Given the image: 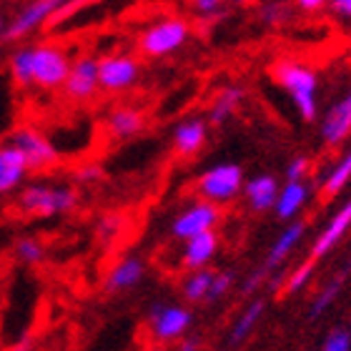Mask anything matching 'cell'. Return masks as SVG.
<instances>
[{
  "instance_id": "39",
  "label": "cell",
  "mask_w": 351,
  "mask_h": 351,
  "mask_svg": "<svg viewBox=\"0 0 351 351\" xmlns=\"http://www.w3.org/2000/svg\"><path fill=\"white\" fill-rule=\"evenodd\" d=\"M301 10H319V8H324L322 0H301L299 3Z\"/></svg>"
},
{
  "instance_id": "29",
  "label": "cell",
  "mask_w": 351,
  "mask_h": 351,
  "mask_svg": "<svg viewBox=\"0 0 351 351\" xmlns=\"http://www.w3.org/2000/svg\"><path fill=\"white\" fill-rule=\"evenodd\" d=\"M234 274L231 271H216V278H213L211 284V291H208V299H206V304H213V301L223 299L231 289H234Z\"/></svg>"
},
{
  "instance_id": "22",
  "label": "cell",
  "mask_w": 351,
  "mask_h": 351,
  "mask_svg": "<svg viewBox=\"0 0 351 351\" xmlns=\"http://www.w3.org/2000/svg\"><path fill=\"white\" fill-rule=\"evenodd\" d=\"M306 196H308V189L301 183H286L284 189L278 191V201L274 206V211L281 221H289L293 219L296 213L301 211V206L306 204Z\"/></svg>"
},
{
  "instance_id": "3",
  "label": "cell",
  "mask_w": 351,
  "mask_h": 351,
  "mask_svg": "<svg viewBox=\"0 0 351 351\" xmlns=\"http://www.w3.org/2000/svg\"><path fill=\"white\" fill-rule=\"evenodd\" d=\"M191 36V23L178 15H169L151 23L138 36V53L146 58H163L186 45Z\"/></svg>"
},
{
  "instance_id": "11",
  "label": "cell",
  "mask_w": 351,
  "mask_h": 351,
  "mask_svg": "<svg viewBox=\"0 0 351 351\" xmlns=\"http://www.w3.org/2000/svg\"><path fill=\"white\" fill-rule=\"evenodd\" d=\"M60 8H66L58 0H33L28 5H23L18 13L13 15V21L8 23L5 40H21V38L30 36L33 30H38L43 23L53 21L58 15Z\"/></svg>"
},
{
  "instance_id": "24",
  "label": "cell",
  "mask_w": 351,
  "mask_h": 351,
  "mask_svg": "<svg viewBox=\"0 0 351 351\" xmlns=\"http://www.w3.org/2000/svg\"><path fill=\"white\" fill-rule=\"evenodd\" d=\"M213 278H216V271L211 269L191 271V276L183 281V289H181L183 299L189 301V304H206Z\"/></svg>"
},
{
  "instance_id": "38",
  "label": "cell",
  "mask_w": 351,
  "mask_h": 351,
  "mask_svg": "<svg viewBox=\"0 0 351 351\" xmlns=\"http://www.w3.org/2000/svg\"><path fill=\"white\" fill-rule=\"evenodd\" d=\"M331 10L339 15H344V18H351V0H334V3H331Z\"/></svg>"
},
{
  "instance_id": "2",
  "label": "cell",
  "mask_w": 351,
  "mask_h": 351,
  "mask_svg": "<svg viewBox=\"0 0 351 351\" xmlns=\"http://www.w3.org/2000/svg\"><path fill=\"white\" fill-rule=\"evenodd\" d=\"M18 206L28 216H63L75 211L78 206V191L71 186H56V183H28L18 193Z\"/></svg>"
},
{
  "instance_id": "27",
  "label": "cell",
  "mask_w": 351,
  "mask_h": 351,
  "mask_svg": "<svg viewBox=\"0 0 351 351\" xmlns=\"http://www.w3.org/2000/svg\"><path fill=\"white\" fill-rule=\"evenodd\" d=\"M15 256L21 258L23 263H28V266H36L45 258V246L40 239L36 236H23L15 241Z\"/></svg>"
},
{
  "instance_id": "19",
  "label": "cell",
  "mask_w": 351,
  "mask_h": 351,
  "mask_svg": "<svg viewBox=\"0 0 351 351\" xmlns=\"http://www.w3.org/2000/svg\"><path fill=\"white\" fill-rule=\"evenodd\" d=\"M219 246H221V241L216 231H208V234H201V236H196V239H191V241H186V249H183V254H181L183 266L191 271L206 269V266L213 261Z\"/></svg>"
},
{
  "instance_id": "28",
  "label": "cell",
  "mask_w": 351,
  "mask_h": 351,
  "mask_svg": "<svg viewBox=\"0 0 351 351\" xmlns=\"http://www.w3.org/2000/svg\"><path fill=\"white\" fill-rule=\"evenodd\" d=\"M349 178H351V151L337 163V169L331 171L329 178L324 181V193H326V196H334V193H339V191L349 183Z\"/></svg>"
},
{
  "instance_id": "18",
  "label": "cell",
  "mask_w": 351,
  "mask_h": 351,
  "mask_svg": "<svg viewBox=\"0 0 351 351\" xmlns=\"http://www.w3.org/2000/svg\"><path fill=\"white\" fill-rule=\"evenodd\" d=\"M349 226H351V201L349 204H344L337 213H334V219L329 221V226L319 234V239L314 241V249H311L308 261H319L322 256H326V254H329V251L341 241V236L349 231Z\"/></svg>"
},
{
  "instance_id": "1",
  "label": "cell",
  "mask_w": 351,
  "mask_h": 351,
  "mask_svg": "<svg viewBox=\"0 0 351 351\" xmlns=\"http://www.w3.org/2000/svg\"><path fill=\"white\" fill-rule=\"evenodd\" d=\"M271 78L284 88L286 93L291 95L293 106L299 110V116L304 121H314L319 101H316V90H319V81L316 73L308 66L299 63L291 58H281L276 63H271L269 68Z\"/></svg>"
},
{
  "instance_id": "26",
  "label": "cell",
  "mask_w": 351,
  "mask_h": 351,
  "mask_svg": "<svg viewBox=\"0 0 351 351\" xmlns=\"http://www.w3.org/2000/svg\"><path fill=\"white\" fill-rule=\"evenodd\" d=\"M349 266H346L344 271H339L337 276L331 278L329 284L324 286L322 291H319V296H316L314 299V304H311V319H319V316L324 314V311H326V308L331 306V304H334V301H337V296L339 293H341V286H344V281H346V276H349Z\"/></svg>"
},
{
  "instance_id": "30",
  "label": "cell",
  "mask_w": 351,
  "mask_h": 351,
  "mask_svg": "<svg viewBox=\"0 0 351 351\" xmlns=\"http://www.w3.org/2000/svg\"><path fill=\"white\" fill-rule=\"evenodd\" d=\"M123 219L118 216V213H106L101 221H98V226H95V234H98V239H103V241H110V239H116L121 231H123Z\"/></svg>"
},
{
  "instance_id": "17",
  "label": "cell",
  "mask_w": 351,
  "mask_h": 351,
  "mask_svg": "<svg viewBox=\"0 0 351 351\" xmlns=\"http://www.w3.org/2000/svg\"><path fill=\"white\" fill-rule=\"evenodd\" d=\"M351 133V93L344 95L339 103H334L329 113L324 116L322 123V138L329 146H337Z\"/></svg>"
},
{
  "instance_id": "10",
  "label": "cell",
  "mask_w": 351,
  "mask_h": 351,
  "mask_svg": "<svg viewBox=\"0 0 351 351\" xmlns=\"http://www.w3.org/2000/svg\"><path fill=\"white\" fill-rule=\"evenodd\" d=\"M10 143H13L28 161L30 169H48L58 161V148L53 146L51 141L45 138L43 133L33 128V125H21L15 128L13 136H10Z\"/></svg>"
},
{
  "instance_id": "12",
  "label": "cell",
  "mask_w": 351,
  "mask_h": 351,
  "mask_svg": "<svg viewBox=\"0 0 351 351\" xmlns=\"http://www.w3.org/2000/svg\"><path fill=\"white\" fill-rule=\"evenodd\" d=\"M101 90V81H98V58L93 56H78L71 63V73L66 78L63 93L71 101H90L95 93Z\"/></svg>"
},
{
  "instance_id": "32",
  "label": "cell",
  "mask_w": 351,
  "mask_h": 351,
  "mask_svg": "<svg viewBox=\"0 0 351 351\" xmlns=\"http://www.w3.org/2000/svg\"><path fill=\"white\" fill-rule=\"evenodd\" d=\"M322 351H351V331L334 329L329 337L324 339Z\"/></svg>"
},
{
  "instance_id": "33",
  "label": "cell",
  "mask_w": 351,
  "mask_h": 351,
  "mask_svg": "<svg viewBox=\"0 0 351 351\" xmlns=\"http://www.w3.org/2000/svg\"><path fill=\"white\" fill-rule=\"evenodd\" d=\"M289 18V5L284 3H266L261 5V21L266 25H281Z\"/></svg>"
},
{
  "instance_id": "6",
  "label": "cell",
  "mask_w": 351,
  "mask_h": 351,
  "mask_svg": "<svg viewBox=\"0 0 351 351\" xmlns=\"http://www.w3.org/2000/svg\"><path fill=\"white\" fill-rule=\"evenodd\" d=\"M141 60L128 53H110L98 58V81L101 90L106 93H123L131 86H136L141 78Z\"/></svg>"
},
{
  "instance_id": "13",
  "label": "cell",
  "mask_w": 351,
  "mask_h": 351,
  "mask_svg": "<svg viewBox=\"0 0 351 351\" xmlns=\"http://www.w3.org/2000/svg\"><path fill=\"white\" fill-rule=\"evenodd\" d=\"M30 166L13 143H0V196H8L23 186Z\"/></svg>"
},
{
  "instance_id": "9",
  "label": "cell",
  "mask_w": 351,
  "mask_h": 351,
  "mask_svg": "<svg viewBox=\"0 0 351 351\" xmlns=\"http://www.w3.org/2000/svg\"><path fill=\"white\" fill-rule=\"evenodd\" d=\"M304 231H306V223H304V221H296V223H291L289 228H284V234H281L276 241H274V246H271L269 254H266V258H263L261 269H256L249 278H246V284H243V293H254L263 278H266L271 271H276L278 266L284 263V258L289 256V254L296 249V243L301 241Z\"/></svg>"
},
{
  "instance_id": "20",
  "label": "cell",
  "mask_w": 351,
  "mask_h": 351,
  "mask_svg": "<svg viewBox=\"0 0 351 351\" xmlns=\"http://www.w3.org/2000/svg\"><path fill=\"white\" fill-rule=\"evenodd\" d=\"M278 181L274 178V176L263 173V176H256V178H251V181H246V186H243V193H246V198H249V204L254 211H269V208H274L278 201Z\"/></svg>"
},
{
  "instance_id": "7",
  "label": "cell",
  "mask_w": 351,
  "mask_h": 351,
  "mask_svg": "<svg viewBox=\"0 0 351 351\" xmlns=\"http://www.w3.org/2000/svg\"><path fill=\"white\" fill-rule=\"evenodd\" d=\"M193 314L181 304H156L148 314V329L156 341H181L189 334Z\"/></svg>"
},
{
  "instance_id": "8",
  "label": "cell",
  "mask_w": 351,
  "mask_h": 351,
  "mask_svg": "<svg viewBox=\"0 0 351 351\" xmlns=\"http://www.w3.org/2000/svg\"><path fill=\"white\" fill-rule=\"evenodd\" d=\"M219 221H221L219 206L206 204V201L198 198V201L186 206V208L176 216L173 223H171V234H173L176 239H181V241H191V239H196V236L213 231V228L219 226Z\"/></svg>"
},
{
  "instance_id": "35",
  "label": "cell",
  "mask_w": 351,
  "mask_h": 351,
  "mask_svg": "<svg viewBox=\"0 0 351 351\" xmlns=\"http://www.w3.org/2000/svg\"><path fill=\"white\" fill-rule=\"evenodd\" d=\"M103 176V169L98 163H90V166H83V169L75 171V178L81 183H95Z\"/></svg>"
},
{
  "instance_id": "34",
  "label": "cell",
  "mask_w": 351,
  "mask_h": 351,
  "mask_svg": "<svg viewBox=\"0 0 351 351\" xmlns=\"http://www.w3.org/2000/svg\"><path fill=\"white\" fill-rule=\"evenodd\" d=\"M308 171V158L306 156H296L289 169H286V183H301V178L306 176Z\"/></svg>"
},
{
  "instance_id": "41",
  "label": "cell",
  "mask_w": 351,
  "mask_h": 351,
  "mask_svg": "<svg viewBox=\"0 0 351 351\" xmlns=\"http://www.w3.org/2000/svg\"><path fill=\"white\" fill-rule=\"evenodd\" d=\"M5 30H8V21H5V15L0 13V38H5Z\"/></svg>"
},
{
  "instance_id": "4",
  "label": "cell",
  "mask_w": 351,
  "mask_h": 351,
  "mask_svg": "<svg viewBox=\"0 0 351 351\" xmlns=\"http://www.w3.org/2000/svg\"><path fill=\"white\" fill-rule=\"evenodd\" d=\"M193 186H196V193L201 196V201L221 206L234 201L243 191L246 181H243V169L239 163H216V166L206 169L198 176Z\"/></svg>"
},
{
  "instance_id": "37",
  "label": "cell",
  "mask_w": 351,
  "mask_h": 351,
  "mask_svg": "<svg viewBox=\"0 0 351 351\" xmlns=\"http://www.w3.org/2000/svg\"><path fill=\"white\" fill-rule=\"evenodd\" d=\"M201 349V339L198 337H183L178 341V351H198Z\"/></svg>"
},
{
  "instance_id": "14",
  "label": "cell",
  "mask_w": 351,
  "mask_h": 351,
  "mask_svg": "<svg viewBox=\"0 0 351 351\" xmlns=\"http://www.w3.org/2000/svg\"><path fill=\"white\" fill-rule=\"evenodd\" d=\"M208 141V121L204 118H186L173 128V151L181 158L196 156Z\"/></svg>"
},
{
  "instance_id": "31",
  "label": "cell",
  "mask_w": 351,
  "mask_h": 351,
  "mask_svg": "<svg viewBox=\"0 0 351 351\" xmlns=\"http://www.w3.org/2000/svg\"><path fill=\"white\" fill-rule=\"evenodd\" d=\"M311 274H314V261H306L301 263L299 269L293 271L291 276H289V281H286V293H296L301 291L304 286L308 284V278H311Z\"/></svg>"
},
{
  "instance_id": "21",
  "label": "cell",
  "mask_w": 351,
  "mask_h": 351,
  "mask_svg": "<svg viewBox=\"0 0 351 351\" xmlns=\"http://www.w3.org/2000/svg\"><path fill=\"white\" fill-rule=\"evenodd\" d=\"M243 101V88L241 86H226L221 88L216 98L208 106V123L211 125H223L228 118L234 116L236 108L241 106Z\"/></svg>"
},
{
  "instance_id": "16",
  "label": "cell",
  "mask_w": 351,
  "mask_h": 351,
  "mask_svg": "<svg viewBox=\"0 0 351 351\" xmlns=\"http://www.w3.org/2000/svg\"><path fill=\"white\" fill-rule=\"evenodd\" d=\"M106 128L118 141L136 138L146 128V116H143V110L133 108V106H118L106 118Z\"/></svg>"
},
{
  "instance_id": "40",
  "label": "cell",
  "mask_w": 351,
  "mask_h": 351,
  "mask_svg": "<svg viewBox=\"0 0 351 351\" xmlns=\"http://www.w3.org/2000/svg\"><path fill=\"white\" fill-rule=\"evenodd\" d=\"M30 346H33V341H30V339H23L21 344L15 346V351H30Z\"/></svg>"
},
{
  "instance_id": "5",
  "label": "cell",
  "mask_w": 351,
  "mask_h": 351,
  "mask_svg": "<svg viewBox=\"0 0 351 351\" xmlns=\"http://www.w3.org/2000/svg\"><path fill=\"white\" fill-rule=\"evenodd\" d=\"M68 53L56 43H38L33 45V83L45 90L66 86V78L71 73Z\"/></svg>"
},
{
  "instance_id": "25",
  "label": "cell",
  "mask_w": 351,
  "mask_h": 351,
  "mask_svg": "<svg viewBox=\"0 0 351 351\" xmlns=\"http://www.w3.org/2000/svg\"><path fill=\"white\" fill-rule=\"evenodd\" d=\"M10 78H13L15 86H33V45L28 48H18V51L10 56Z\"/></svg>"
},
{
  "instance_id": "23",
  "label": "cell",
  "mask_w": 351,
  "mask_h": 351,
  "mask_svg": "<svg viewBox=\"0 0 351 351\" xmlns=\"http://www.w3.org/2000/svg\"><path fill=\"white\" fill-rule=\"evenodd\" d=\"M263 306H266V301L256 299V301H251L249 306L243 308L241 314H239V319H236L231 334H228V346H239V344H243V341L249 339V334L256 329L258 319L263 316Z\"/></svg>"
},
{
  "instance_id": "36",
  "label": "cell",
  "mask_w": 351,
  "mask_h": 351,
  "mask_svg": "<svg viewBox=\"0 0 351 351\" xmlns=\"http://www.w3.org/2000/svg\"><path fill=\"white\" fill-rule=\"evenodd\" d=\"M191 8H193L198 15H219L223 3H219V0H196Z\"/></svg>"
},
{
  "instance_id": "15",
  "label": "cell",
  "mask_w": 351,
  "mask_h": 351,
  "mask_svg": "<svg viewBox=\"0 0 351 351\" xmlns=\"http://www.w3.org/2000/svg\"><path fill=\"white\" fill-rule=\"evenodd\" d=\"M143 276H146V263L141 261L138 256H125L110 266L103 286H106L108 293H121L133 289L138 281H143Z\"/></svg>"
}]
</instances>
